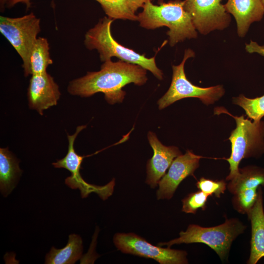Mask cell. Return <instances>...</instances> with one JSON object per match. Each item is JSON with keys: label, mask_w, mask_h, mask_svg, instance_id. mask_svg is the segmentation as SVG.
Instances as JSON below:
<instances>
[{"label": "cell", "mask_w": 264, "mask_h": 264, "mask_svg": "<svg viewBox=\"0 0 264 264\" xmlns=\"http://www.w3.org/2000/svg\"><path fill=\"white\" fill-rule=\"evenodd\" d=\"M148 80L146 69L142 66L119 60L106 61L99 71L88 72L84 76L70 81L67 87L69 93L82 97H90L102 92L110 104L123 101L126 92L122 88L133 83L142 86Z\"/></svg>", "instance_id": "obj_1"}, {"label": "cell", "mask_w": 264, "mask_h": 264, "mask_svg": "<svg viewBox=\"0 0 264 264\" xmlns=\"http://www.w3.org/2000/svg\"><path fill=\"white\" fill-rule=\"evenodd\" d=\"M184 1L175 0L165 2L160 1L154 5L151 0L146 2L143 11L138 15L137 21L141 26L154 29L165 26L169 30V44L173 46L185 39L196 38L197 32L188 13L184 7Z\"/></svg>", "instance_id": "obj_2"}, {"label": "cell", "mask_w": 264, "mask_h": 264, "mask_svg": "<svg viewBox=\"0 0 264 264\" xmlns=\"http://www.w3.org/2000/svg\"><path fill=\"white\" fill-rule=\"evenodd\" d=\"M226 113L236 121V128L230 133L228 140L231 143V153L226 158L229 164L230 172L226 177L230 180L239 173V164L244 158H258L264 154V121H253L243 115L234 116L224 108H218L214 113Z\"/></svg>", "instance_id": "obj_3"}, {"label": "cell", "mask_w": 264, "mask_h": 264, "mask_svg": "<svg viewBox=\"0 0 264 264\" xmlns=\"http://www.w3.org/2000/svg\"><path fill=\"white\" fill-rule=\"evenodd\" d=\"M114 20L105 17L88 30L85 35L84 44L89 50L96 49L102 62L116 57L120 60L138 65L149 70L159 80H162L163 73L156 66L155 56L147 58L132 49L119 44L113 38L111 25Z\"/></svg>", "instance_id": "obj_4"}, {"label": "cell", "mask_w": 264, "mask_h": 264, "mask_svg": "<svg viewBox=\"0 0 264 264\" xmlns=\"http://www.w3.org/2000/svg\"><path fill=\"white\" fill-rule=\"evenodd\" d=\"M246 228L238 219H227L220 225L204 227L190 224L185 231L179 233V237L168 242H159L158 245L170 247L175 244L202 243L215 251L222 261L229 254L232 243Z\"/></svg>", "instance_id": "obj_5"}, {"label": "cell", "mask_w": 264, "mask_h": 264, "mask_svg": "<svg viewBox=\"0 0 264 264\" xmlns=\"http://www.w3.org/2000/svg\"><path fill=\"white\" fill-rule=\"evenodd\" d=\"M194 56L195 52L192 50L186 49L181 63L177 66H172L173 76L170 87L157 102L159 110L164 109L185 98H197L206 105H212L224 95L225 90L222 85L201 88L193 85L187 79L184 72V64L188 58Z\"/></svg>", "instance_id": "obj_6"}, {"label": "cell", "mask_w": 264, "mask_h": 264, "mask_svg": "<svg viewBox=\"0 0 264 264\" xmlns=\"http://www.w3.org/2000/svg\"><path fill=\"white\" fill-rule=\"evenodd\" d=\"M40 31V20L33 13L18 18L0 17V32L22 59L25 77L31 75L30 55Z\"/></svg>", "instance_id": "obj_7"}, {"label": "cell", "mask_w": 264, "mask_h": 264, "mask_svg": "<svg viewBox=\"0 0 264 264\" xmlns=\"http://www.w3.org/2000/svg\"><path fill=\"white\" fill-rule=\"evenodd\" d=\"M113 242L117 248L124 253L153 259L160 264L188 263L185 251L154 245L132 233H117Z\"/></svg>", "instance_id": "obj_8"}, {"label": "cell", "mask_w": 264, "mask_h": 264, "mask_svg": "<svg viewBox=\"0 0 264 264\" xmlns=\"http://www.w3.org/2000/svg\"><path fill=\"white\" fill-rule=\"evenodd\" d=\"M86 126L77 127L73 135H67L68 151L62 159L52 163L55 168H65L69 171L71 175L65 180L66 184L73 189H79L82 198L87 197L90 193H95L103 200H106L113 193L115 181L112 179L104 186H98L87 183L82 177L80 171L84 156L78 154L74 149V141L78 133Z\"/></svg>", "instance_id": "obj_9"}, {"label": "cell", "mask_w": 264, "mask_h": 264, "mask_svg": "<svg viewBox=\"0 0 264 264\" xmlns=\"http://www.w3.org/2000/svg\"><path fill=\"white\" fill-rule=\"evenodd\" d=\"M221 0H184V7L191 17L196 29L202 35L215 30H223L231 17Z\"/></svg>", "instance_id": "obj_10"}, {"label": "cell", "mask_w": 264, "mask_h": 264, "mask_svg": "<svg viewBox=\"0 0 264 264\" xmlns=\"http://www.w3.org/2000/svg\"><path fill=\"white\" fill-rule=\"evenodd\" d=\"M201 158L202 156L196 155L189 150L175 158L168 172L158 183L159 188L156 192L157 199H171L181 182L189 176H194Z\"/></svg>", "instance_id": "obj_11"}, {"label": "cell", "mask_w": 264, "mask_h": 264, "mask_svg": "<svg viewBox=\"0 0 264 264\" xmlns=\"http://www.w3.org/2000/svg\"><path fill=\"white\" fill-rule=\"evenodd\" d=\"M60 96L58 85L47 72L32 75L27 91L30 109L43 115L44 110L57 104Z\"/></svg>", "instance_id": "obj_12"}, {"label": "cell", "mask_w": 264, "mask_h": 264, "mask_svg": "<svg viewBox=\"0 0 264 264\" xmlns=\"http://www.w3.org/2000/svg\"><path fill=\"white\" fill-rule=\"evenodd\" d=\"M148 139L154 154L147 161L146 182L154 188L164 176L174 159L181 155V153L177 147L163 145L152 132H148Z\"/></svg>", "instance_id": "obj_13"}, {"label": "cell", "mask_w": 264, "mask_h": 264, "mask_svg": "<svg viewBox=\"0 0 264 264\" xmlns=\"http://www.w3.org/2000/svg\"><path fill=\"white\" fill-rule=\"evenodd\" d=\"M226 11L235 18L238 35L244 37L250 25L260 21L264 14L261 0H228L224 4Z\"/></svg>", "instance_id": "obj_14"}, {"label": "cell", "mask_w": 264, "mask_h": 264, "mask_svg": "<svg viewBox=\"0 0 264 264\" xmlns=\"http://www.w3.org/2000/svg\"><path fill=\"white\" fill-rule=\"evenodd\" d=\"M247 215L251 224L250 252L247 264H256L264 257V210L262 186L258 187L257 201Z\"/></svg>", "instance_id": "obj_15"}, {"label": "cell", "mask_w": 264, "mask_h": 264, "mask_svg": "<svg viewBox=\"0 0 264 264\" xmlns=\"http://www.w3.org/2000/svg\"><path fill=\"white\" fill-rule=\"evenodd\" d=\"M16 158L7 148L0 149V188L1 193L7 196L15 188L22 174Z\"/></svg>", "instance_id": "obj_16"}, {"label": "cell", "mask_w": 264, "mask_h": 264, "mask_svg": "<svg viewBox=\"0 0 264 264\" xmlns=\"http://www.w3.org/2000/svg\"><path fill=\"white\" fill-rule=\"evenodd\" d=\"M83 242L80 236L69 235L67 244L61 249L52 247L45 256L46 264H73L82 256Z\"/></svg>", "instance_id": "obj_17"}, {"label": "cell", "mask_w": 264, "mask_h": 264, "mask_svg": "<svg viewBox=\"0 0 264 264\" xmlns=\"http://www.w3.org/2000/svg\"><path fill=\"white\" fill-rule=\"evenodd\" d=\"M264 187V168L249 165L239 168V174L230 180L227 188L232 194L248 188Z\"/></svg>", "instance_id": "obj_18"}, {"label": "cell", "mask_w": 264, "mask_h": 264, "mask_svg": "<svg viewBox=\"0 0 264 264\" xmlns=\"http://www.w3.org/2000/svg\"><path fill=\"white\" fill-rule=\"evenodd\" d=\"M101 5L106 14L113 20L137 21L138 8L130 0H95Z\"/></svg>", "instance_id": "obj_19"}, {"label": "cell", "mask_w": 264, "mask_h": 264, "mask_svg": "<svg viewBox=\"0 0 264 264\" xmlns=\"http://www.w3.org/2000/svg\"><path fill=\"white\" fill-rule=\"evenodd\" d=\"M47 40L38 37L33 47L30 57L31 75L42 74L46 72L47 67L52 64Z\"/></svg>", "instance_id": "obj_20"}, {"label": "cell", "mask_w": 264, "mask_h": 264, "mask_svg": "<svg viewBox=\"0 0 264 264\" xmlns=\"http://www.w3.org/2000/svg\"><path fill=\"white\" fill-rule=\"evenodd\" d=\"M233 103L242 108L248 118L261 121L264 117V94L255 98H248L243 94L233 97Z\"/></svg>", "instance_id": "obj_21"}, {"label": "cell", "mask_w": 264, "mask_h": 264, "mask_svg": "<svg viewBox=\"0 0 264 264\" xmlns=\"http://www.w3.org/2000/svg\"><path fill=\"white\" fill-rule=\"evenodd\" d=\"M258 188H248L238 191L232 199L234 208L239 213L247 215L258 198Z\"/></svg>", "instance_id": "obj_22"}, {"label": "cell", "mask_w": 264, "mask_h": 264, "mask_svg": "<svg viewBox=\"0 0 264 264\" xmlns=\"http://www.w3.org/2000/svg\"><path fill=\"white\" fill-rule=\"evenodd\" d=\"M208 197V195L199 190L189 194L182 200V211L196 214L199 208L205 210Z\"/></svg>", "instance_id": "obj_23"}, {"label": "cell", "mask_w": 264, "mask_h": 264, "mask_svg": "<svg viewBox=\"0 0 264 264\" xmlns=\"http://www.w3.org/2000/svg\"><path fill=\"white\" fill-rule=\"evenodd\" d=\"M196 185L199 190L209 196L215 195L217 198H220L227 188V184L223 179L213 180L203 177L197 181Z\"/></svg>", "instance_id": "obj_24"}, {"label": "cell", "mask_w": 264, "mask_h": 264, "mask_svg": "<svg viewBox=\"0 0 264 264\" xmlns=\"http://www.w3.org/2000/svg\"><path fill=\"white\" fill-rule=\"evenodd\" d=\"M245 50L249 53H258L264 57V45H260L257 43L250 41L249 44H245Z\"/></svg>", "instance_id": "obj_25"}, {"label": "cell", "mask_w": 264, "mask_h": 264, "mask_svg": "<svg viewBox=\"0 0 264 264\" xmlns=\"http://www.w3.org/2000/svg\"><path fill=\"white\" fill-rule=\"evenodd\" d=\"M31 0H8L7 2V6L10 8L19 3H22L26 5L27 9L30 6Z\"/></svg>", "instance_id": "obj_26"}, {"label": "cell", "mask_w": 264, "mask_h": 264, "mask_svg": "<svg viewBox=\"0 0 264 264\" xmlns=\"http://www.w3.org/2000/svg\"><path fill=\"white\" fill-rule=\"evenodd\" d=\"M138 9L143 7L144 4L149 0H130Z\"/></svg>", "instance_id": "obj_27"}, {"label": "cell", "mask_w": 264, "mask_h": 264, "mask_svg": "<svg viewBox=\"0 0 264 264\" xmlns=\"http://www.w3.org/2000/svg\"><path fill=\"white\" fill-rule=\"evenodd\" d=\"M8 0H0V9H3V7L6 3L8 2Z\"/></svg>", "instance_id": "obj_28"}, {"label": "cell", "mask_w": 264, "mask_h": 264, "mask_svg": "<svg viewBox=\"0 0 264 264\" xmlns=\"http://www.w3.org/2000/svg\"><path fill=\"white\" fill-rule=\"evenodd\" d=\"M261 1H262V4H263V6L264 7V0H261Z\"/></svg>", "instance_id": "obj_29"}]
</instances>
